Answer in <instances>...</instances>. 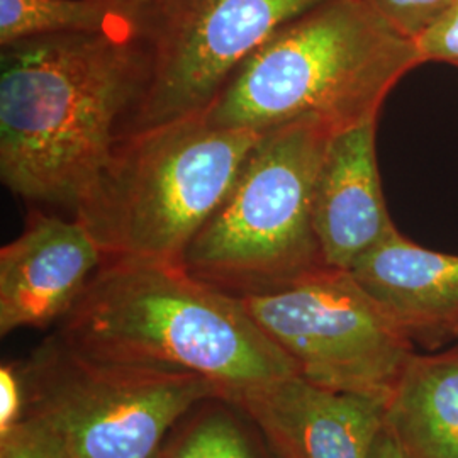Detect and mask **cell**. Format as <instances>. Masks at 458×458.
<instances>
[{
    "mask_svg": "<svg viewBox=\"0 0 458 458\" xmlns=\"http://www.w3.org/2000/svg\"><path fill=\"white\" fill-rule=\"evenodd\" d=\"M370 458H406V455L403 454V450L399 448V445L394 440V437L389 433V429L384 426V429L380 431L376 445H374V450L370 454Z\"/></svg>",
    "mask_w": 458,
    "mask_h": 458,
    "instance_id": "cell-20",
    "label": "cell"
},
{
    "mask_svg": "<svg viewBox=\"0 0 458 458\" xmlns=\"http://www.w3.org/2000/svg\"><path fill=\"white\" fill-rule=\"evenodd\" d=\"M458 0H370L397 33L416 41L435 26Z\"/></svg>",
    "mask_w": 458,
    "mask_h": 458,
    "instance_id": "cell-16",
    "label": "cell"
},
{
    "mask_svg": "<svg viewBox=\"0 0 458 458\" xmlns=\"http://www.w3.org/2000/svg\"><path fill=\"white\" fill-rule=\"evenodd\" d=\"M26 416L73 458H158L182 420L221 389L204 377L90 355L53 335L21 363Z\"/></svg>",
    "mask_w": 458,
    "mask_h": 458,
    "instance_id": "cell-6",
    "label": "cell"
},
{
    "mask_svg": "<svg viewBox=\"0 0 458 458\" xmlns=\"http://www.w3.org/2000/svg\"><path fill=\"white\" fill-rule=\"evenodd\" d=\"M242 416L226 399L200 404L158 458H263Z\"/></svg>",
    "mask_w": 458,
    "mask_h": 458,
    "instance_id": "cell-15",
    "label": "cell"
},
{
    "mask_svg": "<svg viewBox=\"0 0 458 458\" xmlns=\"http://www.w3.org/2000/svg\"><path fill=\"white\" fill-rule=\"evenodd\" d=\"M335 132L311 119L262 132L228 194L185 250L182 267L242 297L327 265L312 225V196Z\"/></svg>",
    "mask_w": 458,
    "mask_h": 458,
    "instance_id": "cell-5",
    "label": "cell"
},
{
    "mask_svg": "<svg viewBox=\"0 0 458 458\" xmlns=\"http://www.w3.org/2000/svg\"><path fill=\"white\" fill-rule=\"evenodd\" d=\"M418 65L416 43L370 0H323L250 55L202 115L223 130L265 132L311 119L338 132L377 119Z\"/></svg>",
    "mask_w": 458,
    "mask_h": 458,
    "instance_id": "cell-3",
    "label": "cell"
},
{
    "mask_svg": "<svg viewBox=\"0 0 458 458\" xmlns=\"http://www.w3.org/2000/svg\"><path fill=\"white\" fill-rule=\"evenodd\" d=\"M448 336H452V338H457L458 340V318L455 319V323L450 327V331H448Z\"/></svg>",
    "mask_w": 458,
    "mask_h": 458,
    "instance_id": "cell-21",
    "label": "cell"
},
{
    "mask_svg": "<svg viewBox=\"0 0 458 458\" xmlns=\"http://www.w3.org/2000/svg\"><path fill=\"white\" fill-rule=\"evenodd\" d=\"M260 136L216 128L202 114L124 134L73 217L104 262L181 265Z\"/></svg>",
    "mask_w": 458,
    "mask_h": 458,
    "instance_id": "cell-4",
    "label": "cell"
},
{
    "mask_svg": "<svg viewBox=\"0 0 458 458\" xmlns=\"http://www.w3.org/2000/svg\"><path fill=\"white\" fill-rule=\"evenodd\" d=\"M136 2H143V4H151V2H155V0H136Z\"/></svg>",
    "mask_w": 458,
    "mask_h": 458,
    "instance_id": "cell-22",
    "label": "cell"
},
{
    "mask_svg": "<svg viewBox=\"0 0 458 458\" xmlns=\"http://www.w3.org/2000/svg\"><path fill=\"white\" fill-rule=\"evenodd\" d=\"M136 0H0V47L53 34L141 30Z\"/></svg>",
    "mask_w": 458,
    "mask_h": 458,
    "instance_id": "cell-14",
    "label": "cell"
},
{
    "mask_svg": "<svg viewBox=\"0 0 458 458\" xmlns=\"http://www.w3.org/2000/svg\"><path fill=\"white\" fill-rule=\"evenodd\" d=\"M350 274L411 338L448 336L458 318V255L416 245L395 226Z\"/></svg>",
    "mask_w": 458,
    "mask_h": 458,
    "instance_id": "cell-12",
    "label": "cell"
},
{
    "mask_svg": "<svg viewBox=\"0 0 458 458\" xmlns=\"http://www.w3.org/2000/svg\"><path fill=\"white\" fill-rule=\"evenodd\" d=\"M377 119L335 132L319 166L312 225L333 268L350 270L391 229L377 166Z\"/></svg>",
    "mask_w": 458,
    "mask_h": 458,
    "instance_id": "cell-11",
    "label": "cell"
},
{
    "mask_svg": "<svg viewBox=\"0 0 458 458\" xmlns=\"http://www.w3.org/2000/svg\"><path fill=\"white\" fill-rule=\"evenodd\" d=\"M28 411L26 380L21 363H2L0 367V438L21 425Z\"/></svg>",
    "mask_w": 458,
    "mask_h": 458,
    "instance_id": "cell-18",
    "label": "cell"
},
{
    "mask_svg": "<svg viewBox=\"0 0 458 458\" xmlns=\"http://www.w3.org/2000/svg\"><path fill=\"white\" fill-rule=\"evenodd\" d=\"M56 335L90 355L204 377L226 401L299 374L238 295L170 263L106 260Z\"/></svg>",
    "mask_w": 458,
    "mask_h": 458,
    "instance_id": "cell-2",
    "label": "cell"
},
{
    "mask_svg": "<svg viewBox=\"0 0 458 458\" xmlns=\"http://www.w3.org/2000/svg\"><path fill=\"white\" fill-rule=\"evenodd\" d=\"M0 48L2 183L24 200L73 211L147 85L143 28L53 34Z\"/></svg>",
    "mask_w": 458,
    "mask_h": 458,
    "instance_id": "cell-1",
    "label": "cell"
},
{
    "mask_svg": "<svg viewBox=\"0 0 458 458\" xmlns=\"http://www.w3.org/2000/svg\"><path fill=\"white\" fill-rule=\"evenodd\" d=\"M414 43L421 64L442 62L458 68V2Z\"/></svg>",
    "mask_w": 458,
    "mask_h": 458,
    "instance_id": "cell-19",
    "label": "cell"
},
{
    "mask_svg": "<svg viewBox=\"0 0 458 458\" xmlns=\"http://www.w3.org/2000/svg\"><path fill=\"white\" fill-rule=\"evenodd\" d=\"M277 458H370L386 426V403L316 386L299 374L229 401Z\"/></svg>",
    "mask_w": 458,
    "mask_h": 458,
    "instance_id": "cell-9",
    "label": "cell"
},
{
    "mask_svg": "<svg viewBox=\"0 0 458 458\" xmlns=\"http://www.w3.org/2000/svg\"><path fill=\"white\" fill-rule=\"evenodd\" d=\"M246 311L312 384L387 403L412 338L350 270L321 265L280 287L242 295Z\"/></svg>",
    "mask_w": 458,
    "mask_h": 458,
    "instance_id": "cell-7",
    "label": "cell"
},
{
    "mask_svg": "<svg viewBox=\"0 0 458 458\" xmlns=\"http://www.w3.org/2000/svg\"><path fill=\"white\" fill-rule=\"evenodd\" d=\"M386 428L406 458H458V344L411 355L386 403Z\"/></svg>",
    "mask_w": 458,
    "mask_h": 458,
    "instance_id": "cell-13",
    "label": "cell"
},
{
    "mask_svg": "<svg viewBox=\"0 0 458 458\" xmlns=\"http://www.w3.org/2000/svg\"><path fill=\"white\" fill-rule=\"evenodd\" d=\"M0 458H73L55 431L38 418L26 416L0 438Z\"/></svg>",
    "mask_w": 458,
    "mask_h": 458,
    "instance_id": "cell-17",
    "label": "cell"
},
{
    "mask_svg": "<svg viewBox=\"0 0 458 458\" xmlns=\"http://www.w3.org/2000/svg\"><path fill=\"white\" fill-rule=\"evenodd\" d=\"M323 0H155L143 36L149 72L121 136L200 115L233 72Z\"/></svg>",
    "mask_w": 458,
    "mask_h": 458,
    "instance_id": "cell-8",
    "label": "cell"
},
{
    "mask_svg": "<svg viewBox=\"0 0 458 458\" xmlns=\"http://www.w3.org/2000/svg\"><path fill=\"white\" fill-rule=\"evenodd\" d=\"M102 263V250L79 219L33 211L0 250V335L64 319Z\"/></svg>",
    "mask_w": 458,
    "mask_h": 458,
    "instance_id": "cell-10",
    "label": "cell"
}]
</instances>
